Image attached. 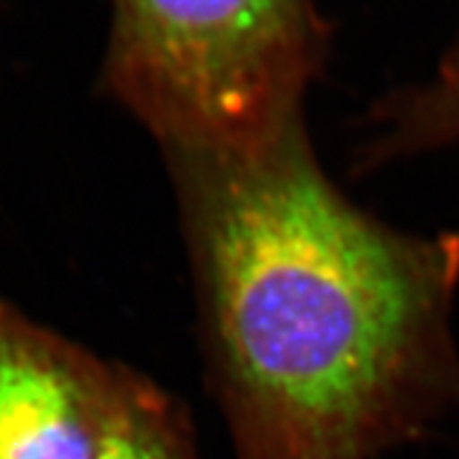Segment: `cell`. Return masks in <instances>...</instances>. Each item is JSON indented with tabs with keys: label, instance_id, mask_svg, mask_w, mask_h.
Here are the masks:
<instances>
[{
	"label": "cell",
	"instance_id": "cell-2",
	"mask_svg": "<svg viewBox=\"0 0 459 459\" xmlns=\"http://www.w3.org/2000/svg\"><path fill=\"white\" fill-rule=\"evenodd\" d=\"M329 47L315 0H112L100 87L163 152L238 154L303 122Z\"/></svg>",
	"mask_w": 459,
	"mask_h": 459
},
{
	"label": "cell",
	"instance_id": "cell-1",
	"mask_svg": "<svg viewBox=\"0 0 459 459\" xmlns=\"http://www.w3.org/2000/svg\"><path fill=\"white\" fill-rule=\"evenodd\" d=\"M236 459H373L459 403V233H408L325 173L306 122L163 152Z\"/></svg>",
	"mask_w": 459,
	"mask_h": 459
},
{
	"label": "cell",
	"instance_id": "cell-6",
	"mask_svg": "<svg viewBox=\"0 0 459 459\" xmlns=\"http://www.w3.org/2000/svg\"><path fill=\"white\" fill-rule=\"evenodd\" d=\"M455 65H459V42L453 47V52H450L448 58L443 61L441 68H455Z\"/></svg>",
	"mask_w": 459,
	"mask_h": 459
},
{
	"label": "cell",
	"instance_id": "cell-5",
	"mask_svg": "<svg viewBox=\"0 0 459 459\" xmlns=\"http://www.w3.org/2000/svg\"><path fill=\"white\" fill-rule=\"evenodd\" d=\"M99 459H196L186 406L152 378L124 367Z\"/></svg>",
	"mask_w": 459,
	"mask_h": 459
},
{
	"label": "cell",
	"instance_id": "cell-3",
	"mask_svg": "<svg viewBox=\"0 0 459 459\" xmlns=\"http://www.w3.org/2000/svg\"><path fill=\"white\" fill-rule=\"evenodd\" d=\"M122 368L0 299V459H99Z\"/></svg>",
	"mask_w": 459,
	"mask_h": 459
},
{
	"label": "cell",
	"instance_id": "cell-4",
	"mask_svg": "<svg viewBox=\"0 0 459 459\" xmlns=\"http://www.w3.org/2000/svg\"><path fill=\"white\" fill-rule=\"evenodd\" d=\"M373 128L357 157L361 170L459 140V65L441 68L429 84L387 96L373 112Z\"/></svg>",
	"mask_w": 459,
	"mask_h": 459
}]
</instances>
